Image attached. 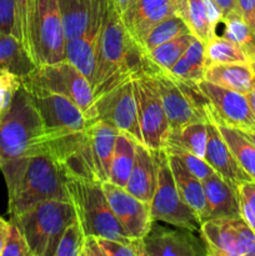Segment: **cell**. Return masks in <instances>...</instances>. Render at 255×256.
<instances>
[{
    "label": "cell",
    "instance_id": "681fc988",
    "mask_svg": "<svg viewBox=\"0 0 255 256\" xmlns=\"http://www.w3.org/2000/svg\"><path fill=\"white\" fill-rule=\"evenodd\" d=\"M112 4H114L116 12H119V14H122V12L126 9V6H128V4H129L130 0H112Z\"/></svg>",
    "mask_w": 255,
    "mask_h": 256
},
{
    "label": "cell",
    "instance_id": "ee69618b",
    "mask_svg": "<svg viewBox=\"0 0 255 256\" xmlns=\"http://www.w3.org/2000/svg\"><path fill=\"white\" fill-rule=\"evenodd\" d=\"M15 25L14 0H0V32L12 34Z\"/></svg>",
    "mask_w": 255,
    "mask_h": 256
},
{
    "label": "cell",
    "instance_id": "d6986e66",
    "mask_svg": "<svg viewBox=\"0 0 255 256\" xmlns=\"http://www.w3.org/2000/svg\"><path fill=\"white\" fill-rule=\"evenodd\" d=\"M206 202L208 219L219 218H242L238 186L214 172L212 176L202 180ZM204 220V222H205Z\"/></svg>",
    "mask_w": 255,
    "mask_h": 256
},
{
    "label": "cell",
    "instance_id": "6da1fadb",
    "mask_svg": "<svg viewBox=\"0 0 255 256\" xmlns=\"http://www.w3.org/2000/svg\"><path fill=\"white\" fill-rule=\"evenodd\" d=\"M44 125V152L68 176L96 179L88 139L86 115L72 100L48 92H30Z\"/></svg>",
    "mask_w": 255,
    "mask_h": 256
},
{
    "label": "cell",
    "instance_id": "603a6c76",
    "mask_svg": "<svg viewBox=\"0 0 255 256\" xmlns=\"http://www.w3.org/2000/svg\"><path fill=\"white\" fill-rule=\"evenodd\" d=\"M254 78V72L249 62L210 64L205 66L204 80L242 94L252 92Z\"/></svg>",
    "mask_w": 255,
    "mask_h": 256
},
{
    "label": "cell",
    "instance_id": "ab89813d",
    "mask_svg": "<svg viewBox=\"0 0 255 256\" xmlns=\"http://www.w3.org/2000/svg\"><path fill=\"white\" fill-rule=\"evenodd\" d=\"M22 88V78L8 70H0V119L10 109L15 94Z\"/></svg>",
    "mask_w": 255,
    "mask_h": 256
},
{
    "label": "cell",
    "instance_id": "f1b7e54d",
    "mask_svg": "<svg viewBox=\"0 0 255 256\" xmlns=\"http://www.w3.org/2000/svg\"><path fill=\"white\" fill-rule=\"evenodd\" d=\"M215 124V122H214ZM226 142L228 146L234 154L242 169L246 172L250 180L255 182V146L242 135L240 130L232 129L222 124H215Z\"/></svg>",
    "mask_w": 255,
    "mask_h": 256
},
{
    "label": "cell",
    "instance_id": "7c38bea8",
    "mask_svg": "<svg viewBox=\"0 0 255 256\" xmlns=\"http://www.w3.org/2000/svg\"><path fill=\"white\" fill-rule=\"evenodd\" d=\"M142 144L152 150L164 149L170 126L156 85L149 74L132 80Z\"/></svg>",
    "mask_w": 255,
    "mask_h": 256
},
{
    "label": "cell",
    "instance_id": "1f68e13d",
    "mask_svg": "<svg viewBox=\"0 0 255 256\" xmlns=\"http://www.w3.org/2000/svg\"><path fill=\"white\" fill-rule=\"evenodd\" d=\"M205 66L210 64H230V62H249L244 50L225 36H212L204 42Z\"/></svg>",
    "mask_w": 255,
    "mask_h": 256
},
{
    "label": "cell",
    "instance_id": "e575fe53",
    "mask_svg": "<svg viewBox=\"0 0 255 256\" xmlns=\"http://www.w3.org/2000/svg\"><path fill=\"white\" fill-rule=\"evenodd\" d=\"M186 22L190 32L200 42H206L216 35V26L210 22L204 0H188Z\"/></svg>",
    "mask_w": 255,
    "mask_h": 256
},
{
    "label": "cell",
    "instance_id": "b9f144b4",
    "mask_svg": "<svg viewBox=\"0 0 255 256\" xmlns=\"http://www.w3.org/2000/svg\"><path fill=\"white\" fill-rule=\"evenodd\" d=\"M2 256H32L24 234L12 220H9V230L2 250Z\"/></svg>",
    "mask_w": 255,
    "mask_h": 256
},
{
    "label": "cell",
    "instance_id": "4fadbf2b",
    "mask_svg": "<svg viewBox=\"0 0 255 256\" xmlns=\"http://www.w3.org/2000/svg\"><path fill=\"white\" fill-rule=\"evenodd\" d=\"M198 86L210 104L209 122L242 132H255V116L246 94L225 89L206 80L198 82Z\"/></svg>",
    "mask_w": 255,
    "mask_h": 256
},
{
    "label": "cell",
    "instance_id": "2e32d148",
    "mask_svg": "<svg viewBox=\"0 0 255 256\" xmlns=\"http://www.w3.org/2000/svg\"><path fill=\"white\" fill-rule=\"evenodd\" d=\"M145 256H208L202 236L195 232L154 225L142 239Z\"/></svg>",
    "mask_w": 255,
    "mask_h": 256
},
{
    "label": "cell",
    "instance_id": "44dd1931",
    "mask_svg": "<svg viewBox=\"0 0 255 256\" xmlns=\"http://www.w3.org/2000/svg\"><path fill=\"white\" fill-rule=\"evenodd\" d=\"M156 185V162L152 149L136 142L135 160L125 189L142 202L150 204Z\"/></svg>",
    "mask_w": 255,
    "mask_h": 256
},
{
    "label": "cell",
    "instance_id": "74e56055",
    "mask_svg": "<svg viewBox=\"0 0 255 256\" xmlns=\"http://www.w3.org/2000/svg\"><path fill=\"white\" fill-rule=\"evenodd\" d=\"M164 149L168 154L176 158L186 168L188 172H192L195 178L200 179L202 182L204 179H206V178L212 176L215 172L214 169L208 164L206 160L196 156V155L192 154V152H186V150L182 149V148L174 146V145H166Z\"/></svg>",
    "mask_w": 255,
    "mask_h": 256
},
{
    "label": "cell",
    "instance_id": "52a82bcc",
    "mask_svg": "<svg viewBox=\"0 0 255 256\" xmlns=\"http://www.w3.org/2000/svg\"><path fill=\"white\" fill-rule=\"evenodd\" d=\"M146 74L152 78L156 85L170 130H178L192 122H209L208 112L210 104L198 82H185L170 72L150 64Z\"/></svg>",
    "mask_w": 255,
    "mask_h": 256
},
{
    "label": "cell",
    "instance_id": "f907efd6",
    "mask_svg": "<svg viewBox=\"0 0 255 256\" xmlns=\"http://www.w3.org/2000/svg\"><path fill=\"white\" fill-rule=\"evenodd\" d=\"M246 96H248V100H249L250 108H252V114H254V116H255V94L254 92H248Z\"/></svg>",
    "mask_w": 255,
    "mask_h": 256
},
{
    "label": "cell",
    "instance_id": "ba28073f",
    "mask_svg": "<svg viewBox=\"0 0 255 256\" xmlns=\"http://www.w3.org/2000/svg\"><path fill=\"white\" fill-rule=\"evenodd\" d=\"M22 85L29 92H48L62 95L78 105L89 122L95 120L92 84L66 59L52 64L36 65L29 74L22 78Z\"/></svg>",
    "mask_w": 255,
    "mask_h": 256
},
{
    "label": "cell",
    "instance_id": "8992f818",
    "mask_svg": "<svg viewBox=\"0 0 255 256\" xmlns=\"http://www.w3.org/2000/svg\"><path fill=\"white\" fill-rule=\"evenodd\" d=\"M76 218L70 200H45L10 218L24 234L32 256H54L65 228Z\"/></svg>",
    "mask_w": 255,
    "mask_h": 256
},
{
    "label": "cell",
    "instance_id": "5b68a950",
    "mask_svg": "<svg viewBox=\"0 0 255 256\" xmlns=\"http://www.w3.org/2000/svg\"><path fill=\"white\" fill-rule=\"evenodd\" d=\"M66 190L85 236L94 235L124 242L134 240L112 212L102 182L68 176Z\"/></svg>",
    "mask_w": 255,
    "mask_h": 256
},
{
    "label": "cell",
    "instance_id": "7402d4cb",
    "mask_svg": "<svg viewBox=\"0 0 255 256\" xmlns=\"http://www.w3.org/2000/svg\"><path fill=\"white\" fill-rule=\"evenodd\" d=\"M100 30L88 28L79 38L69 39L65 42V59L72 62L92 86L96 66V49Z\"/></svg>",
    "mask_w": 255,
    "mask_h": 256
},
{
    "label": "cell",
    "instance_id": "e0dca14e",
    "mask_svg": "<svg viewBox=\"0 0 255 256\" xmlns=\"http://www.w3.org/2000/svg\"><path fill=\"white\" fill-rule=\"evenodd\" d=\"M172 14L175 10L169 0H130L120 18L130 35L140 44L154 25Z\"/></svg>",
    "mask_w": 255,
    "mask_h": 256
},
{
    "label": "cell",
    "instance_id": "7bdbcfd3",
    "mask_svg": "<svg viewBox=\"0 0 255 256\" xmlns=\"http://www.w3.org/2000/svg\"><path fill=\"white\" fill-rule=\"evenodd\" d=\"M89 2V26L102 29L112 0H88Z\"/></svg>",
    "mask_w": 255,
    "mask_h": 256
},
{
    "label": "cell",
    "instance_id": "4dcf8cb0",
    "mask_svg": "<svg viewBox=\"0 0 255 256\" xmlns=\"http://www.w3.org/2000/svg\"><path fill=\"white\" fill-rule=\"evenodd\" d=\"M66 40L82 36L89 26L88 0H59Z\"/></svg>",
    "mask_w": 255,
    "mask_h": 256
},
{
    "label": "cell",
    "instance_id": "f546056e",
    "mask_svg": "<svg viewBox=\"0 0 255 256\" xmlns=\"http://www.w3.org/2000/svg\"><path fill=\"white\" fill-rule=\"evenodd\" d=\"M172 74L185 82H199L204 80L205 74V56L204 42L195 38L186 52L175 62L170 70Z\"/></svg>",
    "mask_w": 255,
    "mask_h": 256
},
{
    "label": "cell",
    "instance_id": "d4e9b609",
    "mask_svg": "<svg viewBox=\"0 0 255 256\" xmlns=\"http://www.w3.org/2000/svg\"><path fill=\"white\" fill-rule=\"evenodd\" d=\"M36 66L24 45L12 34L0 32V70L22 78Z\"/></svg>",
    "mask_w": 255,
    "mask_h": 256
},
{
    "label": "cell",
    "instance_id": "f35d334b",
    "mask_svg": "<svg viewBox=\"0 0 255 256\" xmlns=\"http://www.w3.org/2000/svg\"><path fill=\"white\" fill-rule=\"evenodd\" d=\"M102 256H145L142 239H134L132 242H119L96 236Z\"/></svg>",
    "mask_w": 255,
    "mask_h": 256
},
{
    "label": "cell",
    "instance_id": "bcb514c9",
    "mask_svg": "<svg viewBox=\"0 0 255 256\" xmlns=\"http://www.w3.org/2000/svg\"><path fill=\"white\" fill-rule=\"evenodd\" d=\"M214 2L222 12V19L228 15L234 14V12H240L238 0H214Z\"/></svg>",
    "mask_w": 255,
    "mask_h": 256
},
{
    "label": "cell",
    "instance_id": "c3c4849f",
    "mask_svg": "<svg viewBox=\"0 0 255 256\" xmlns=\"http://www.w3.org/2000/svg\"><path fill=\"white\" fill-rule=\"evenodd\" d=\"M8 230H9V222L0 216V256H2V250L4 248L5 239H6Z\"/></svg>",
    "mask_w": 255,
    "mask_h": 256
},
{
    "label": "cell",
    "instance_id": "277c9868",
    "mask_svg": "<svg viewBox=\"0 0 255 256\" xmlns=\"http://www.w3.org/2000/svg\"><path fill=\"white\" fill-rule=\"evenodd\" d=\"M44 152V125L32 95L22 88L0 119V165Z\"/></svg>",
    "mask_w": 255,
    "mask_h": 256
},
{
    "label": "cell",
    "instance_id": "30bf717a",
    "mask_svg": "<svg viewBox=\"0 0 255 256\" xmlns=\"http://www.w3.org/2000/svg\"><path fill=\"white\" fill-rule=\"evenodd\" d=\"M30 40L32 59L36 65L65 59L66 38L59 0H34Z\"/></svg>",
    "mask_w": 255,
    "mask_h": 256
},
{
    "label": "cell",
    "instance_id": "9a60e30c",
    "mask_svg": "<svg viewBox=\"0 0 255 256\" xmlns=\"http://www.w3.org/2000/svg\"><path fill=\"white\" fill-rule=\"evenodd\" d=\"M102 184L112 212L128 234L134 239H144L154 222L149 204L135 198L125 188L110 182Z\"/></svg>",
    "mask_w": 255,
    "mask_h": 256
},
{
    "label": "cell",
    "instance_id": "4316f807",
    "mask_svg": "<svg viewBox=\"0 0 255 256\" xmlns=\"http://www.w3.org/2000/svg\"><path fill=\"white\" fill-rule=\"evenodd\" d=\"M194 39L195 36L192 32L182 34L159 46L146 50L144 52V56L152 66L170 72L175 62L184 55Z\"/></svg>",
    "mask_w": 255,
    "mask_h": 256
},
{
    "label": "cell",
    "instance_id": "f6af8a7d",
    "mask_svg": "<svg viewBox=\"0 0 255 256\" xmlns=\"http://www.w3.org/2000/svg\"><path fill=\"white\" fill-rule=\"evenodd\" d=\"M238 5L242 19L255 32V0H238Z\"/></svg>",
    "mask_w": 255,
    "mask_h": 256
},
{
    "label": "cell",
    "instance_id": "8d00e7d4",
    "mask_svg": "<svg viewBox=\"0 0 255 256\" xmlns=\"http://www.w3.org/2000/svg\"><path fill=\"white\" fill-rule=\"evenodd\" d=\"M85 234L79 220L75 218L62 234L54 256H82Z\"/></svg>",
    "mask_w": 255,
    "mask_h": 256
},
{
    "label": "cell",
    "instance_id": "5bb4252c",
    "mask_svg": "<svg viewBox=\"0 0 255 256\" xmlns=\"http://www.w3.org/2000/svg\"><path fill=\"white\" fill-rule=\"evenodd\" d=\"M95 119L104 120L142 144L132 80L94 99Z\"/></svg>",
    "mask_w": 255,
    "mask_h": 256
},
{
    "label": "cell",
    "instance_id": "8fae6325",
    "mask_svg": "<svg viewBox=\"0 0 255 256\" xmlns=\"http://www.w3.org/2000/svg\"><path fill=\"white\" fill-rule=\"evenodd\" d=\"M199 235L210 256H255V232L242 218L205 220Z\"/></svg>",
    "mask_w": 255,
    "mask_h": 256
},
{
    "label": "cell",
    "instance_id": "cb8c5ba5",
    "mask_svg": "<svg viewBox=\"0 0 255 256\" xmlns=\"http://www.w3.org/2000/svg\"><path fill=\"white\" fill-rule=\"evenodd\" d=\"M168 156H169V164L172 168L175 184L182 200L189 205L190 209L199 216L200 222H202L206 218V202H205L202 182L195 178L192 172H188L186 168L176 158L169 154Z\"/></svg>",
    "mask_w": 255,
    "mask_h": 256
},
{
    "label": "cell",
    "instance_id": "d590c367",
    "mask_svg": "<svg viewBox=\"0 0 255 256\" xmlns=\"http://www.w3.org/2000/svg\"><path fill=\"white\" fill-rule=\"evenodd\" d=\"M15 2V25L14 35L32 58V40H30V25H32L34 0H14ZM34 60V59H32Z\"/></svg>",
    "mask_w": 255,
    "mask_h": 256
},
{
    "label": "cell",
    "instance_id": "3957f363",
    "mask_svg": "<svg viewBox=\"0 0 255 256\" xmlns=\"http://www.w3.org/2000/svg\"><path fill=\"white\" fill-rule=\"evenodd\" d=\"M0 170L8 186L10 218L45 200H70L66 172L46 152L5 162Z\"/></svg>",
    "mask_w": 255,
    "mask_h": 256
},
{
    "label": "cell",
    "instance_id": "836d02e7",
    "mask_svg": "<svg viewBox=\"0 0 255 256\" xmlns=\"http://www.w3.org/2000/svg\"><path fill=\"white\" fill-rule=\"evenodd\" d=\"M222 22H224L222 36L236 42L244 50L249 62L255 60V32L242 19L240 12L228 15Z\"/></svg>",
    "mask_w": 255,
    "mask_h": 256
},
{
    "label": "cell",
    "instance_id": "484cf974",
    "mask_svg": "<svg viewBox=\"0 0 255 256\" xmlns=\"http://www.w3.org/2000/svg\"><path fill=\"white\" fill-rule=\"evenodd\" d=\"M136 142H138L132 136L119 132L116 142H115L112 168H110V182L122 188L126 186L132 165H134Z\"/></svg>",
    "mask_w": 255,
    "mask_h": 256
},
{
    "label": "cell",
    "instance_id": "9c48e42d",
    "mask_svg": "<svg viewBox=\"0 0 255 256\" xmlns=\"http://www.w3.org/2000/svg\"><path fill=\"white\" fill-rule=\"evenodd\" d=\"M152 152L156 162V185L149 204L152 220L199 232L202 222L178 190L168 152L165 149L152 150Z\"/></svg>",
    "mask_w": 255,
    "mask_h": 256
},
{
    "label": "cell",
    "instance_id": "d6a6232c",
    "mask_svg": "<svg viewBox=\"0 0 255 256\" xmlns=\"http://www.w3.org/2000/svg\"><path fill=\"white\" fill-rule=\"evenodd\" d=\"M188 32H190V29L186 22L178 14H172L154 25L140 42V46L142 52H146Z\"/></svg>",
    "mask_w": 255,
    "mask_h": 256
},
{
    "label": "cell",
    "instance_id": "60d3db41",
    "mask_svg": "<svg viewBox=\"0 0 255 256\" xmlns=\"http://www.w3.org/2000/svg\"><path fill=\"white\" fill-rule=\"evenodd\" d=\"M238 192L242 218L255 232V182L245 180L238 184Z\"/></svg>",
    "mask_w": 255,
    "mask_h": 256
},
{
    "label": "cell",
    "instance_id": "7a4b0ae2",
    "mask_svg": "<svg viewBox=\"0 0 255 256\" xmlns=\"http://www.w3.org/2000/svg\"><path fill=\"white\" fill-rule=\"evenodd\" d=\"M148 62L139 42L130 35L110 2L100 30L92 94L94 99L146 74Z\"/></svg>",
    "mask_w": 255,
    "mask_h": 256
},
{
    "label": "cell",
    "instance_id": "ffe728a7",
    "mask_svg": "<svg viewBox=\"0 0 255 256\" xmlns=\"http://www.w3.org/2000/svg\"><path fill=\"white\" fill-rule=\"evenodd\" d=\"M119 130L104 120L95 119L88 124V139L95 175L99 182H109L115 142Z\"/></svg>",
    "mask_w": 255,
    "mask_h": 256
},
{
    "label": "cell",
    "instance_id": "7dc6e473",
    "mask_svg": "<svg viewBox=\"0 0 255 256\" xmlns=\"http://www.w3.org/2000/svg\"><path fill=\"white\" fill-rule=\"evenodd\" d=\"M175 10V14L182 16V19H186L188 12V0H169Z\"/></svg>",
    "mask_w": 255,
    "mask_h": 256
},
{
    "label": "cell",
    "instance_id": "f5cc1de1",
    "mask_svg": "<svg viewBox=\"0 0 255 256\" xmlns=\"http://www.w3.org/2000/svg\"><path fill=\"white\" fill-rule=\"evenodd\" d=\"M250 66H252V72H254V75H255V60H252V62H249Z\"/></svg>",
    "mask_w": 255,
    "mask_h": 256
},
{
    "label": "cell",
    "instance_id": "816d5d0a",
    "mask_svg": "<svg viewBox=\"0 0 255 256\" xmlns=\"http://www.w3.org/2000/svg\"><path fill=\"white\" fill-rule=\"evenodd\" d=\"M240 132H242V130H240ZM242 132V135H244V136L246 138V139L249 140V142L255 146V132Z\"/></svg>",
    "mask_w": 255,
    "mask_h": 256
},
{
    "label": "cell",
    "instance_id": "83f0119b",
    "mask_svg": "<svg viewBox=\"0 0 255 256\" xmlns=\"http://www.w3.org/2000/svg\"><path fill=\"white\" fill-rule=\"evenodd\" d=\"M206 124L208 122H196L178 130H170L165 146L174 145L204 159L208 142Z\"/></svg>",
    "mask_w": 255,
    "mask_h": 256
},
{
    "label": "cell",
    "instance_id": "ac0fdd59",
    "mask_svg": "<svg viewBox=\"0 0 255 256\" xmlns=\"http://www.w3.org/2000/svg\"><path fill=\"white\" fill-rule=\"evenodd\" d=\"M206 130L208 142L204 159L214 169V172L236 186L242 182L250 180L246 172L242 169L238 160L235 159L234 154L228 146L216 125L212 122H208Z\"/></svg>",
    "mask_w": 255,
    "mask_h": 256
}]
</instances>
